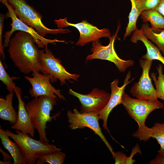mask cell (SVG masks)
Wrapping results in <instances>:
<instances>
[{
	"instance_id": "obj_20",
	"label": "cell",
	"mask_w": 164,
	"mask_h": 164,
	"mask_svg": "<svg viewBox=\"0 0 164 164\" xmlns=\"http://www.w3.org/2000/svg\"><path fill=\"white\" fill-rule=\"evenodd\" d=\"M140 30L149 39L154 43L164 55V29L150 27L147 23L143 24Z\"/></svg>"
},
{
	"instance_id": "obj_3",
	"label": "cell",
	"mask_w": 164,
	"mask_h": 164,
	"mask_svg": "<svg viewBox=\"0 0 164 164\" xmlns=\"http://www.w3.org/2000/svg\"><path fill=\"white\" fill-rule=\"evenodd\" d=\"M12 8L18 18L27 25L35 30L41 36L44 37L48 34L54 35L69 32L68 29H50L42 22V15L26 0H7Z\"/></svg>"
},
{
	"instance_id": "obj_6",
	"label": "cell",
	"mask_w": 164,
	"mask_h": 164,
	"mask_svg": "<svg viewBox=\"0 0 164 164\" xmlns=\"http://www.w3.org/2000/svg\"><path fill=\"white\" fill-rule=\"evenodd\" d=\"M39 59L40 71L44 74L49 75L51 82H56L59 80L60 85H63L67 80L70 82L71 79L77 81L80 76L68 72L61 64L60 60L56 58L52 51L48 48L40 50Z\"/></svg>"
},
{
	"instance_id": "obj_32",
	"label": "cell",
	"mask_w": 164,
	"mask_h": 164,
	"mask_svg": "<svg viewBox=\"0 0 164 164\" xmlns=\"http://www.w3.org/2000/svg\"><path fill=\"white\" fill-rule=\"evenodd\" d=\"M0 164H12L11 160H9L6 161H0Z\"/></svg>"
},
{
	"instance_id": "obj_31",
	"label": "cell",
	"mask_w": 164,
	"mask_h": 164,
	"mask_svg": "<svg viewBox=\"0 0 164 164\" xmlns=\"http://www.w3.org/2000/svg\"><path fill=\"white\" fill-rule=\"evenodd\" d=\"M0 151L2 153L3 157V161H6L9 160H13V158L11 155H10L8 153L4 151L1 148H0Z\"/></svg>"
},
{
	"instance_id": "obj_24",
	"label": "cell",
	"mask_w": 164,
	"mask_h": 164,
	"mask_svg": "<svg viewBox=\"0 0 164 164\" xmlns=\"http://www.w3.org/2000/svg\"><path fill=\"white\" fill-rule=\"evenodd\" d=\"M132 3V9L128 15V22L125 29L123 39L130 35L132 32L138 29L136 26L137 19L139 15L137 7L136 0H130Z\"/></svg>"
},
{
	"instance_id": "obj_1",
	"label": "cell",
	"mask_w": 164,
	"mask_h": 164,
	"mask_svg": "<svg viewBox=\"0 0 164 164\" xmlns=\"http://www.w3.org/2000/svg\"><path fill=\"white\" fill-rule=\"evenodd\" d=\"M33 37L19 31L10 40L8 50L10 58L22 73L40 71L39 51Z\"/></svg>"
},
{
	"instance_id": "obj_15",
	"label": "cell",
	"mask_w": 164,
	"mask_h": 164,
	"mask_svg": "<svg viewBox=\"0 0 164 164\" xmlns=\"http://www.w3.org/2000/svg\"><path fill=\"white\" fill-rule=\"evenodd\" d=\"M14 91L18 101V117L16 122L12 125L11 128L29 134L32 137H33L35 129L26 110L25 103L22 98L21 89L16 87Z\"/></svg>"
},
{
	"instance_id": "obj_9",
	"label": "cell",
	"mask_w": 164,
	"mask_h": 164,
	"mask_svg": "<svg viewBox=\"0 0 164 164\" xmlns=\"http://www.w3.org/2000/svg\"><path fill=\"white\" fill-rule=\"evenodd\" d=\"M0 2L7 8L8 11L6 18H10L12 20L10 24L11 27L10 30L7 31L4 37L5 40L4 47L9 46L11 37L15 31L19 30L26 32L30 34L33 38L35 43L39 48H48L49 43L55 44L57 42L65 43L64 40H60L55 39H47L40 36L38 32L31 27L27 25L19 20L15 14L11 5L7 0H0Z\"/></svg>"
},
{
	"instance_id": "obj_8",
	"label": "cell",
	"mask_w": 164,
	"mask_h": 164,
	"mask_svg": "<svg viewBox=\"0 0 164 164\" xmlns=\"http://www.w3.org/2000/svg\"><path fill=\"white\" fill-rule=\"evenodd\" d=\"M67 116L68 126L71 129H82L85 127L91 129L100 137L114 157L115 152L102 132L98 114L94 112L81 113L77 108H74L73 112L68 111Z\"/></svg>"
},
{
	"instance_id": "obj_21",
	"label": "cell",
	"mask_w": 164,
	"mask_h": 164,
	"mask_svg": "<svg viewBox=\"0 0 164 164\" xmlns=\"http://www.w3.org/2000/svg\"><path fill=\"white\" fill-rule=\"evenodd\" d=\"M144 22H149L152 28L164 29V16L155 9L144 11L140 15Z\"/></svg>"
},
{
	"instance_id": "obj_13",
	"label": "cell",
	"mask_w": 164,
	"mask_h": 164,
	"mask_svg": "<svg viewBox=\"0 0 164 164\" xmlns=\"http://www.w3.org/2000/svg\"><path fill=\"white\" fill-rule=\"evenodd\" d=\"M39 72L32 73V77H25L31 84L32 87L29 90V93L32 97H37L41 96L52 97L57 100V96L60 99L65 100L60 89H56L51 84L49 75L41 74Z\"/></svg>"
},
{
	"instance_id": "obj_17",
	"label": "cell",
	"mask_w": 164,
	"mask_h": 164,
	"mask_svg": "<svg viewBox=\"0 0 164 164\" xmlns=\"http://www.w3.org/2000/svg\"><path fill=\"white\" fill-rule=\"evenodd\" d=\"M130 41L134 43H137L138 41H140L144 44L146 48L147 53L142 56V58L152 60H158L164 65V57L159 49L146 38L140 29H138L133 32Z\"/></svg>"
},
{
	"instance_id": "obj_25",
	"label": "cell",
	"mask_w": 164,
	"mask_h": 164,
	"mask_svg": "<svg viewBox=\"0 0 164 164\" xmlns=\"http://www.w3.org/2000/svg\"><path fill=\"white\" fill-rule=\"evenodd\" d=\"M19 78L16 77H10L6 71L2 60H0V80L5 85L9 92H14L16 85L13 80Z\"/></svg>"
},
{
	"instance_id": "obj_19",
	"label": "cell",
	"mask_w": 164,
	"mask_h": 164,
	"mask_svg": "<svg viewBox=\"0 0 164 164\" xmlns=\"http://www.w3.org/2000/svg\"><path fill=\"white\" fill-rule=\"evenodd\" d=\"M14 92H9L5 98H0V118L2 120L7 121L10 125L16 122L18 114L14 109L12 101Z\"/></svg>"
},
{
	"instance_id": "obj_28",
	"label": "cell",
	"mask_w": 164,
	"mask_h": 164,
	"mask_svg": "<svg viewBox=\"0 0 164 164\" xmlns=\"http://www.w3.org/2000/svg\"><path fill=\"white\" fill-rule=\"evenodd\" d=\"M6 18V15L0 13V54L2 57L3 60L5 59V55L4 52V46L2 44V34L4 27V20Z\"/></svg>"
},
{
	"instance_id": "obj_10",
	"label": "cell",
	"mask_w": 164,
	"mask_h": 164,
	"mask_svg": "<svg viewBox=\"0 0 164 164\" xmlns=\"http://www.w3.org/2000/svg\"><path fill=\"white\" fill-rule=\"evenodd\" d=\"M54 22L59 28L72 26L78 29L80 36L76 45L83 46L88 43L96 41L100 38L105 37L109 38L111 36L109 29L105 28L99 29L86 20L77 23H72L68 22L66 18L55 20Z\"/></svg>"
},
{
	"instance_id": "obj_18",
	"label": "cell",
	"mask_w": 164,
	"mask_h": 164,
	"mask_svg": "<svg viewBox=\"0 0 164 164\" xmlns=\"http://www.w3.org/2000/svg\"><path fill=\"white\" fill-rule=\"evenodd\" d=\"M9 137L6 130L0 128V138L1 143L12 157L13 164H27L26 160L20 148L15 142H12Z\"/></svg>"
},
{
	"instance_id": "obj_22",
	"label": "cell",
	"mask_w": 164,
	"mask_h": 164,
	"mask_svg": "<svg viewBox=\"0 0 164 164\" xmlns=\"http://www.w3.org/2000/svg\"><path fill=\"white\" fill-rule=\"evenodd\" d=\"M66 157L65 153L60 151L47 152L40 156L35 164H42L48 163L50 164H62Z\"/></svg>"
},
{
	"instance_id": "obj_4",
	"label": "cell",
	"mask_w": 164,
	"mask_h": 164,
	"mask_svg": "<svg viewBox=\"0 0 164 164\" xmlns=\"http://www.w3.org/2000/svg\"><path fill=\"white\" fill-rule=\"evenodd\" d=\"M6 131L21 149L27 164H35L39 157L44 154L61 150L54 145L34 139L19 130H16L15 134L9 130Z\"/></svg>"
},
{
	"instance_id": "obj_29",
	"label": "cell",
	"mask_w": 164,
	"mask_h": 164,
	"mask_svg": "<svg viewBox=\"0 0 164 164\" xmlns=\"http://www.w3.org/2000/svg\"><path fill=\"white\" fill-rule=\"evenodd\" d=\"M149 164H164V156L158 153L155 158L149 162Z\"/></svg>"
},
{
	"instance_id": "obj_11",
	"label": "cell",
	"mask_w": 164,
	"mask_h": 164,
	"mask_svg": "<svg viewBox=\"0 0 164 164\" xmlns=\"http://www.w3.org/2000/svg\"><path fill=\"white\" fill-rule=\"evenodd\" d=\"M142 73L139 81L131 87L130 92L137 98L155 101L158 100L149 73L152 63L151 60L141 58L139 61Z\"/></svg>"
},
{
	"instance_id": "obj_23",
	"label": "cell",
	"mask_w": 164,
	"mask_h": 164,
	"mask_svg": "<svg viewBox=\"0 0 164 164\" xmlns=\"http://www.w3.org/2000/svg\"><path fill=\"white\" fill-rule=\"evenodd\" d=\"M156 69L158 74L157 77L156 74L153 72L151 73L150 77L155 85L157 98L164 101V73L162 65L159 64Z\"/></svg>"
},
{
	"instance_id": "obj_2",
	"label": "cell",
	"mask_w": 164,
	"mask_h": 164,
	"mask_svg": "<svg viewBox=\"0 0 164 164\" xmlns=\"http://www.w3.org/2000/svg\"><path fill=\"white\" fill-rule=\"evenodd\" d=\"M56 100L52 97L41 96L34 98L25 105L34 128L39 134V140L43 142H49L46 135L47 123L55 120L60 114L50 115L54 106L57 104Z\"/></svg>"
},
{
	"instance_id": "obj_26",
	"label": "cell",
	"mask_w": 164,
	"mask_h": 164,
	"mask_svg": "<svg viewBox=\"0 0 164 164\" xmlns=\"http://www.w3.org/2000/svg\"><path fill=\"white\" fill-rule=\"evenodd\" d=\"M160 0H136L137 7L139 15L145 10L155 9Z\"/></svg>"
},
{
	"instance_id": "obj_30",
	"label": "cell",
	"mask_w": 164,
	"mask_h": 164,
	"mask_svg": "<svg viewBox=\"0 0 164 164\" xmlns=\"http://www.w3.org/2000/svg\"><path fill=\"white\" fill-rule=\"evenodd\" d=\"M155 9L164 16V0H160Z\"/></svg>"
},
{
	"instance_id": "obj_16",
	"label": "cell",
	"mask_w": 164,
	"mask_h": 164,
	"mask_svg": "<svg viewBox=\"0 0 164 164\" xmlns=\"http://www.w3.org/2000/svg\"><path fill=\"white\" fill-rule=\"evenodd\" d=\"M132 136L140 141L146 142L150 138L156 139L160 146L158 153L164 156V123H155L150 128L146 126L143 128L138 129Z\"/></svg>"
},
{
	"instance_id": "obj_27",
	"label": "cell",
	"mask_w": 164,
	"mask_h": 164,
	"mask_svg": "<svg viewBox=\"0 0 164 164\" xmlns=\"http://www.w3.org/2000/svg\"><path fill=\"white\" fill-rule=\"evenodd\" d=\"M115 164H128V157L124 153L120 151L115 152L113 157Z\"/></svg>"
},
{
	"instance_id": "obj_14",
	"label": "cell",
	"mask_w": 164,
	"mask_h": 164,
	"mask_svg": "<svg viewBox=\"0 0 164 164\" xmlns=\"http://www.w3.org/2000/svg\"><path fill=\"white\" fill-rule=\"evenodd\" d=\"M131 76V72L129 71L124 80L123 85L121 87L118 85L119 80L117 79L114 80L111 83V94L110 99L105 107L98 114L99 120H102L103 121L102 127L110 134V131L107 126L108 117L112 110L117 105L121 104L122 96L126 86L134 79L133 78L129 80Z\"/></svg>"
},
{
	"instance_id": "obj_7",
	"label": "cell",
	"mask_w": 164,
	"mask_h": 164,
	"mask_svg": "<svg viewBox=\"0 0 164 164\" xmlns=\"http://www.w3.org/2000/svg\"><path fill=\"white\" fill-rule=\"evenodd\" d=\"M120 28V25L118 24L116 32L109 38L110 42L107 46L102 45L99 42V39L92 42V47L91 48L92 53L87 56V60L99 59L108 60L114 63L121 73L125 72L128 68L133 66L134 64L133 60H123L118 56L115 51L114 43Z\"/></svg>"
},
{
	"instance_id": "obj_12",
	"label": "cell",
	"mask_w": 164,
	"mask_h": 164,
	"mask_svg": "<svg viewBox=\"0 0 164 164\" xmlns=\"http://www.w3.org/2000/svg\"><path fill=\"white\" fill-rule=\"evenodd\" d=\"M69 94L76 97L81 104V113L94 112L98 114L106 106L110 99L111 94L104 90L95 88L87 94L77 92L71 89Z\"/></svg>"
},
{
	"instance_id": "obj_5",
	"label": "cell",
	"mask_w": 164,
	"mask_h": 164,
	"mask_svg": "<svg viewBox=\"0 0 164 164\" xmlns=\"http://www.w3.org/2000/svg\"><path fill=\"white\" fill-rule=\"evenodd\" d=\"M128 114L138 125V129L144 128L149 114L154 110L163 108V103L158 100L151 101L134 98L125 92L122 97L121 103Z\"/></svg>"
}]
</instances>
